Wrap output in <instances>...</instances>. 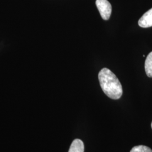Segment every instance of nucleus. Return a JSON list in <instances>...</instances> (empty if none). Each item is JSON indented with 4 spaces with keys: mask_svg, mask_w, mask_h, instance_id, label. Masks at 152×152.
I'll return each instance as SVG.
<instances>
[{
    "mask_svg": "<svg viewBox=\"0 0 152 152\" xmlns=\"http://www.w3.org/2000/svg\"><path fill=\"white\" fill-rule=\"evenodd\" d=\"M100 86L109 98L119 99L122 95L123 90L118 78L108 68H103L98 75Z\"/></svg>",
    "mask_w": 152,
    "mask_h": 152,
    "instance_id": "obj_1",
    "label": "nucleus"
},
{
    "mask_svg": "<svg viewBox=\"0 0 152 152\" xmlns=\"http://www.w3.org/2000/svg\"><path fill=\"white\" fill-rule=\"evenodd\" d=\"M96 5L103 19L107 20L112 13V6L107 0H96Z\"/></svg>",
    "mask_w": 152,
    "mask_h": 152,
    "instance_id": "obj_2",
    "label": "nucleus"
},
{
    "mask_svg": "<svg viewBox=\"0 0 152 152\" xmlns=\"http://www.w3.org/2000/svg\"><path fill=\"white\" fill-rule=\"evenodd\" d=\"M138 24L142 28L152 27V8L141 16L138 22Z\"/></svg>",
    "mask_w": 152,
    "mask_h": 152,
    "instance_id": "obj_3",
    "label": "nucleus"
},
{
    "mask_svg": "<svg viewBox=\"0 0 152 152\" xmlns=\"http://www.w3.org/2000/svg\"><path fill=\"white\" fill-rule=\"evenodd\" d=\"M68 152H84V144L81 140L76 139L71 144Z\"/></svg>",
    "mask_w": 152,
    "mask_h": 152,
    "instance_id": "obj_4",
    "label": "nucleus"
},
{
    "mask_svg": "<svg viewBox=\"0 0 152 152\" xmlns=\"http://www.w3.org/2000/svg\"><path fill=\"white\" fill-rule=\"evenodd\" d=\"M145 70L148 77L152 78V51L147 56L145 61Z\"/></svg>",
    "mask_w": 152,
    "mask_h": 152,
    "instance_id": "obj_5",
    "label": "nucleus"
},
{
    "mask_svg": "<svg viewBox=\"0 0 152 152\" xmlns=\"http://www.w3.org/2000/svg\"><path fill=\"white\" fill-rule=\"evenodd\" d=\"M130 152H152V150L147 146L138 145L132 148Z\"/></svg>",
    "mask_w": 152,
    "mask_h": 152,
    "instance_id": "obj_6",
    "label": "nucleus"
},
{
    "mask_svg": "<svg viewBox=\"0 0 152 152\" xmlns=\"http://www.w3.org/2000/svg\"><path fill=\"white\" fill-rule=\"evenodd\" d=\"M151 127H152V124H151Z\"/></svg>",
    "mask_w": 152,
    "mask_h": 152,
    "instance_id": "obj_7",
    "label": "nucleus"
}]
</instances>
